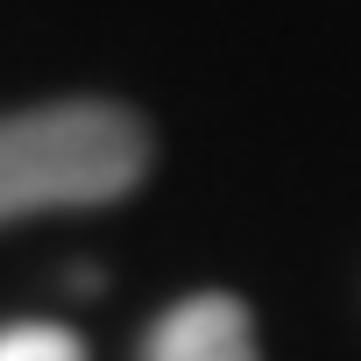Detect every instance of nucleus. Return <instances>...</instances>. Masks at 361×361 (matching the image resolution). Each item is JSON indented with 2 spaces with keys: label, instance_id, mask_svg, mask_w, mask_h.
<instances>
[{
  "label": "nucleus",
  "instance_id": "nucleus-3",
  "mask_svg": "<svg viewBox=\"0 0 361 361\" xmlns=\"http://www.w3.org/2000/svg\"><path fill=\"white\" fill-rule=\"evenodd\" d=\"M0 361H85V340L57 319H15L0 326Z\"/></svg>",
  "mask_w": 361,
  "mask_h": 361
},
{
  "label": "nucleus",
  "instance_id": "nucleus-2",
  "mask_svg": "<svg viewBox=\"0 0 361 361\" xmlns=\"http://www.w3.org/2000/svg\"><path fill=\"white\" fill-rule=\"evenodd\" d=\"M142 361H262V354H255V319H248V305L227 298V290L185 298V305H170V312L149 326Z\"/></svg>",
  "mask_w": 361,
  "mask_h": 361
},
{
  "label": "nucleus",
  "instance_id": "nucleus-1",
  "mask_svg": "<svg viewBox=\"0 0 361 361\" xmlns=\"http://www.w3.org/2000/svg\"><path fill=\"white\" fill-rule=\"evenodd\" d=\"M149 177V128L114 99H57L0 121V220L114 206Z\"/></svg>",
  "mask_w": 361,
  "mask_h": 361
}]
</instances>
